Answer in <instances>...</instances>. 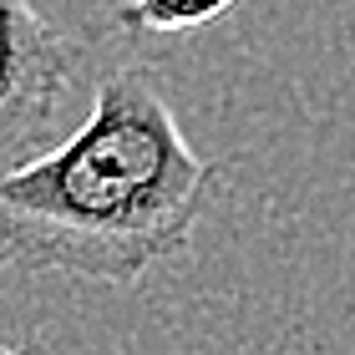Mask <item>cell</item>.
<instances>
[{
  "instance_id": "obj_1",
  "label": "cell",
  "mask_w": 355,
  "mask_h": 355,
  "mask_svg": "<svg viewBox=\"0 0 355 355\" xmlns=\"http://www.w3.org/2000/svg\"><path fill=\"white\" fill-rule=\"evenodd\" d=\"M218 168L142 67L107 71L56 148L0 178V264L132 289L193 249Z\"/></svg>"
},
{
  "instance_id": "obj_2",
  "label": "cell",
  "mask_w": 355,
  "mask_h": 355,
  "mask_svg": "<svg viewBox=\"0 0 355 355\" xmlns=\"http://www.w3.org/2000/svg\"><path fill=\"white\" fill-rule=\"evenodd\" d=\"M87 51L36 0H0V178L76 127Z\"/></svg>"
},
{
  "instance_id": "obj_3",
  "label": "cell",
  "mask_w": 355,
  "mask_h": 355,
  "mask_svg": "<svg viewBox=\"0 0 355 355\" xmlns=\"http://www.w3.org/2000/svg\"><path fill=\"white\" fill-rule=\"evenodd\" d=\"M229 10L234 0H122L112 15L127 36H188L223 21Z\"/></svg>"
},
{
  "instance_id": "obj_4",
  "label": "cell",
  "mask_w": 355,
  "mask_h": 355,
  "mask_svg": "<svg viewBox=\"0 0 355 355\" xmlns=\"http://www.w3.org/2000/svg\"><path fill=\"white\" fill-rule=\"evenodd\" d=\"M0 355H31V350H15V345H0Z\"/></svg>"
}]
</instances>
